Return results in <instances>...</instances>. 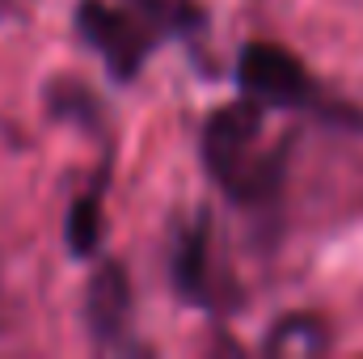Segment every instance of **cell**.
Segmentation results:
<instances>
[{"label": "cell", "instance_id": "4", "mask_svg": "<svg viewBox=\"0 0 363 359\" xmlns=\"http://www.w3.org/2000/svg\"><path fill=\"white\" fill-rule=\"evenodd\" d=\"M85 326H89L93 343L101 347H118L131 330V279L123 263H101L93 270L89 287H85Z\"/></svg>", "mask_w": 363, "mask_h": 359}, {"label": "cell", "instance_id": "8", "mask_svg": "<svg viewBox=\"0 0 363 359\" xmlns=\"http://www.w3.org/2000/svg\"><path fill=\"white\" fill-rule=\"evenodd\" d=\"M321 347H325V326L317 317H283L267 338V351H321Z\"/></svg>", "mask_w": 363, "mask_h": 359}, {"label": "cell", "instance_id": "2", "mask_svg": "<svg viewBox=\"0 0 363 359\" xmlns=\"http://www.w3.org/2000/svg\"><path fill=\"white\" fill-rule=\"evenodd\" d=\"M237 89L262 110H304L334 118V127H363V114L347 101H334L321 81L279 43H245L237 55Z\"/></svg>", "mask_w": 363, "mask_h": 359}, {"label": "cell", "instance_id": "1", "mask_svg": "<svg viewBox=\"0 0 363 359\" xmlns=\"http://www.w3.org/2000/svg\"><path fill=\"white\" fill-rule=\"evenodd\" d=\"M203 165L233 203L267 207L283 190L287 148L267 144V110L250 97L228 101L203 123Z\"/></svg>", "mask_w": 363, "mask_h": 359}, {"label": "cell", "instance_id": "7", "mask_svg": "<svg viewBox=\"0 0 363 359\" xmlns=\"http://www.w3.org/2000/svg\"><path fill=\"white\" fill-rule=\"evenodd\" d=\"M131 9L140 17H148L161 30V38H186V34L203 30V21H207L199 0H131Z\"/></svg>", "mask_w": 363, "mask_h": 359}, {"label": "cell", "instance_id": "5", "mask_svg": "<svg viewBox=\"0 0 363 359\" xmlns=\"http://www.w3.org/2000/svg\"><path fill=\"white\" fill-rule=\"evenodd\" d=\"M169 275H174L178 300L194 304V309H216L220 304V292H216V279H211V228H207V216H194L186 228H178Z\"/></svg>", "mask_w": 363, "mask_h": 359}, {"label": "cell", "instance_id": "6", "mask_svg": "<svg viewBox=\"0 0 363 359\" xmlns=\"http://www.w3.org/2000/svg\"><path fill=\"white\" fill-rule=\"evenodd\" d=\"M106 233V199H101V182L81 190L68 207V224H64V241L72 250V258H93Z\"/></svg>", "mask_w": 363, "mask_h": 359}, {"label": "cell", "instance_id": "3", "mask_svg": "<svg viewBox=\"0 0 363 359\" xmlns=\"http://www.w3.org/2000/svg\"><path fill=\"white\" fill-rule=\"evenodd\" d=\"M77 34L106 60L114 81H135L140 68L152 60V51L165 43L148 17H140L135 9H114L106 0L77 4Z\"/></svg>", "mask_w": 363, "mask_h": 359}]
</instances>
